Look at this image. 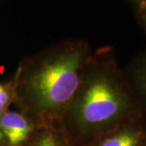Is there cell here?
I'll use <instances>...</instances> for the list:
<instances>
[{"mask_svg": "<svg viewBox=\"0 0 146 146\" xmlns=\"http://www.w3.org/2000/svg\"><path fill=\"white\" fill-rule=\"evenodd\" d=\"M145 115L115 49L104 46L91 51L59 127L73 145L83 146Z\"/></svg>", "mask_w": 146, "mask_h": 146, "instance_id": "6da1fadb", "label": "cell"}, {"mask_svg": "<svg viewBox=\"0 0 146 146\" xmlns=\"http://www.w3.org/2000/svg\"><path fill=\"white\" fill-rule=\"evenodd\" d=\"M91 51L88 41L66 38L24 58L13 80L19 110L40 126L59 125Z\"/></svg>", "mask_w": 146, "mask_h": 146, "instance_id": "7a4b0ae2", "label": "cell"}, {"mask_svg": "<svg viewBox=\"0 0 146 146\" xmlns=\"http://www.w3.org/2000/svg\"><path fill=\"white\" fill-rule=\"evenodd\" d=\"M41 126L21 111L7 110L0 115V129L5 146H28Z\"/></svg>", "mask_w": 146, "mask_h": 146, "instance_id": "3957f363", "label": "cell"}, {"mask_svg": "<svg viewBox=\"0 0 146 146\" xmlns=\"http://www.w3.org/2000/svg\"><path fill=\"white\" fill-rule=\"evenodd\" d=\"M83 146H146V115Z\"/></svg>", "mask_w": 146, "mask_h": 146, "instance_id": "277c9868", "label": "cell"}, {"mask_svg": "<svg viewBox=\"0 0 146 146\" xmlns=\"http://www.w3.org/2000/svg\"><path fill=\"white\" fill-rule=\"evenodd\" d=\"M124 72L146 114V51L136 56Z\"/></svg>", "mask_w": 146, "mask_h": 146, "instance_id": "5b68a950", "label": "cell"}, {"mask_svg": "<svg viewBox=\"0 0 146 146\" xmlns=\"http://www.w3.org/2000/svg\"><path fill=\"white\" fill-rule=\"evenodd\" d=\"M28 146H74L59 125L41 126Z\"/></svg>", "mask_w": 146, "mask_h": 146, "instance_id": "8992f818", "label": "cell"}, {"mask_svg": "<svg viewBox=\"0 0 146 146\" xmlns=\"http://www.w3.org/2000/svg\"><path fill=\"white\" fill-rule=\"evenodd\" d=\"M14 83L11 81L9 84L0 83V115L8 110V107L14 102Z\"/></svg>", "mask_w": 146, "mask_h": 146, "instance_id": "52a82bcc", "label": "cell"}, {"mask_svg": "<svg viewBox=\"0 0 146 146\" xmlns=\"http://www.w3.org/2000/svg\"><path fill=\"white\" fill-rule=\"evenodd\" d=\"M130 4L138 25L146 33V0H133Z\"/></svg>", "mask_w": 146, "mask_h": 146, "instance_id": "ba28073f", "label": "cell"}, {"mask_svg": "<svg viewBox=\"0 0 146 146\" xmlns=\"http://www.w3.org/2000/svg\"><path fill=\"white\" fill-rule=\"evenodd\" d=\"M3 141H4V138H3V132H2V131L0 129V142H3ZM4 144V143H3Z\"/></svg>", "mask_w": 146, "mask_h": 146, "instance_id": "9c48e42d", "label": "cell"}, {"mask_svg": "<svg viewBox=\"0 0 146 146\" xmlns=\"http://www.w3.org/2000/svg\"><path fill=\"white\" fill-rule=\"evenodd\" d=\"M0 146H5V145L3 142H0Z\"/></svg>", "mask_w": 146, "mask_h": 146, "instance_id": "30bf717a", "label": "cell"}]
</instances>
